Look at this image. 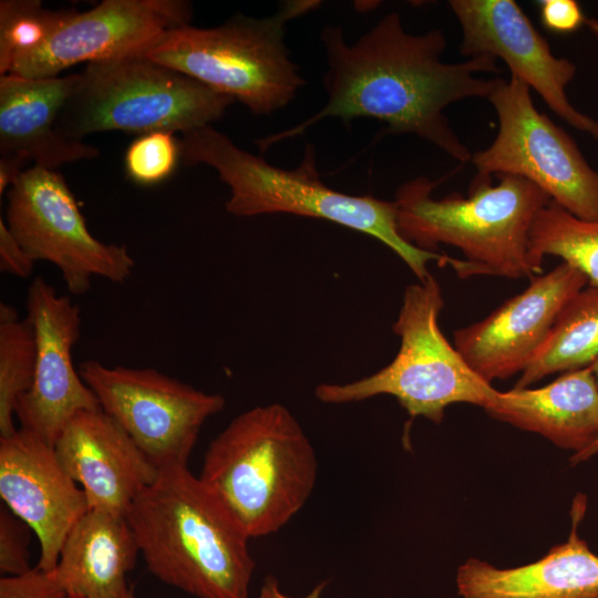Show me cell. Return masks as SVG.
Wrapping results in <instances>:
<instances>
[{
	"label": "cell",
	"mask_w": 598,
	"mask_h": 598,
	"mask_svg": "<svg viewBox=\"0 0 598 598\" xmlns=\"http://www.w3.org/2000/svg\"><path fill=\"white\" fill-rule=\"evenodd\" d=\"M321 42L328 62L323 75L328 103L298 125L256 140L261 152L329 116L344 123L372 117L386 124L384 134H414L462 164L472 159L444 111L465 99H487L498 78L476 74L499 72L497 59L477 55L445 63L441 61L446 47L443 31L410 34L396 12L384 16L352 45L336 25L323 28Z\"/></svg>",
	"instance_id": "cell-1"
},
{
	"label": "cell",
	"mask_w": 598,
	"mask_h": 598,
	"mask_svg": "<svg viewBox=\"0 0 598 598\" xmlns=\"http://www.w3.org/2000/svg\"><path fill=\"white\" fill-rule=\"evenodd\" d=\"M125 517L147 569L161 581L197 598H248L250 537L187 465L159 471Z\"/></svg>",
	"instance_id": "cell-2"
},
{
	"label": "cell",
	"mask_w": 598,
	"mask_h": 598,
	"mask_svg": "<svg viewBox=\"0 0 598 598\" xmlns=\"http://www.w3.org/2000/svg\"><path fill=\"white\" fill-rule=\"evenodd\" d=\"M476 174L468 196L453 193L435 198L440 182L417 177L402 184L394 197L398 230L413 246L436 252L440 244L461 250L464 258L450 257L461 278L497 276L509 279L534 277L543 261L530 250V229L549 196L537 185L516 175Z\"/></svg>",
	"instance_id": "cell-3"
},
{
	"label": "cell",
	"mask_w": 598,
	"mask_h": 598,
	"mask_svg": "<svg viewBox=\"0 0 598 598\" xmlns=\"http://www.w3.org/2000/svg\"><path fill=\"white\" fill-rule=\"evenodd\" d=\"M179 142L181 161L185 165H208L229 186L226 210L231 215L287 213L326 219L364 233L391 248L419 281L431 275L429 261L446 265L447 255L420 249L402 238L394 200L348 195L324 185L319 177L312 144L306 145L299 166L287 171L239 148L212 125L184 133Z\"/></svg>",
	"instance_id": "cell-4"
},
{
	"label": "cell",
	"mask_w": 598,
	"mask_h": 598,
	"mask_svg": "<svg viewBox=\"0 0 598 598\" xmlns=\"http://www.w3.org/2000/svg\"><path fill=\"white\" fill-rule=\"evenodd\" d=\"M318 460L303 429L282 404L247 410L208 445L199 478L250 538L282 528L307 503Z\"/></svg>",
	"instance_id": "cell-5"
},
{
	"label": "cell",
	"mask_w": 598,
	"mask_h": 598,
	"mask_svg": "<svg viewBox=\"0 0 598 598\" xmlns=\"http://www.w3.org/2000/svg\"><path fill=\"white\" fill-rule=\"evenodd\" d=\"M320 3L286 1L265 18L238 13L215 28L171 29L135 52L231 96L255 115H268L306 83L289 58L286 24Z\"/></svg>",
	"instance_id": "cell-6"
},
{
	"label": "cell",
	"mask_w": 598,
	"mask_h": 598,
	"mask_svg": "<svg viewBox=\"0 0 598 598\" xmlns=\"http://www.w3.org/2000/svg\"><path fill=\"white\" fill-rule=\"evenodd\" d=\"M55 128L69 140L122 131L182 134L212 125L235 100L136 52L87 63Z\"/></svg>",
	"instance_id": "cell-7"
},
{
	"label": "cell",
	"mask_w": 598,
	"mask_h": 598,
	"mask_svg": "<svg viewBox=\"0 0 598 598\" xmlns=\"http://www.w3.org/2000/svg\"><path fill=\"white\" fill-rule=\"evenodd\" d=\"M444 307L434 276L408 286L393 331L401 339L394 359L375 373L344 384H319L323 403L359 402L375 395L394 396L411 417L441 423L445 409L458 402L486 409L498 391L466 363L439 327Z\"/></svg>",
	"instance_id": "cell-8"
},
{
	"label": "cell",
	"mask_w": 598,
	"mask_h": 598,
	"mask_svg": "<svg viewBox=\"0 0 598 598\" xmlns=\"http://www.w3.org/2000/svg\"><path fill=\"white\" fill-rule=\"evenodd\" d=\"M487 100L498 132L487 148L472 155L477 173L520 176L573 216L597 220L598 172L573 137L536 109L529 86L515 75L498 78Z\"/></svg>",
	"instance_id": "cell-9"
},
{
	"label": "cell",
	"mask_w": 598,
	"mask_h": 598,
	"mask_svg": "<svg viewBox=\"0 0 598 598\" xmlns=\"http://www.w3.org/2000/svg\"><path fill=\"white\" fill-rule=\"evenodd\" d=\"M79 372L100 408L159 471L187 465L202 426L226 403L220 394L195 389L154 368L106 367L86 360Z\"/></svg>",
	"instance_id": "cell-10"
},
{
	"label": "cell",
	"mask_w": 598,
	"mask_h": 598,
	"mask_svg": "<svg viewBox=\"0 0 598 598\" xmlns=\"http://www.w3.org/2000/svg\"><path fill=\"white\" fill-rule=\"evenodd\" d=\"M6 223L35 262L59 268L72 295H83L93 277L126 281L135 260L124 245L106 244L87 229L76 199L63 176L35 166L25 169L8 189Z\"/></svg>",
	"instance_id": "cell-11"
},
{
	"label": "cell",
	"mask_w": 598,
	"mask_h": 598,
	"mask_svg": "<svg viewBox=\"0 0 598 598\" xmlns=\"http://www.w3.org/2000/svg\"><path fill=\"white\" fill-rule=\"evenodd\" d=\"M448 6L462 29V55L502 59L511 75L536 91L556 115L598 140V121L577 110L566 92L576 65L553 54L514 0H451Z\"/></svg>",
	"instance_id": "cell-12"
},
{
	"label": "cell",
	"mask_w": 598,
	"mask_h": 598,
	"mask_svg": "<svg viewBox=\"0 0 598 598\" xmlns=\"http://www.w3.org/2000/svg\"><path fill=\"white\" fill-rule=\"evenodd\" d=\"M27 318L37 339L34 380L20 398L16 416L21 427L54 446L66 423L79 412L101 409L72 361L81 332V311L43 277L28 289Z\"/></svg>",
	"instance_id": "cell-13"
},
{
	"label": "cell",
	"mask_w": 598,
	"mask_h": 598,
	"mask_svg": "<svg viewBox=\"0 0 598 598\" xmlns=\"http://www.w3.org/2000/svg\"><path fill=\"white\" fill-rule=\"evenodd\" d=\"M192 17V4L184 0H104L84 12L70 10L49 40L8 74L59 76L82 62L138 51L167 30L189 25Z\"/></svg>",
	"instance_id": "cell-14"
},
{
	"label": "cell",
	"mask_w": 598,
	"mask_h": 598,
	"mask_svg": "<svg viewBox=\"0 0 598 598\" xmlns=\"http://www.w3.org/2000/svg\"><path fill=\"white\" fill-rule=\"evenodd\" d=\"M588 285L586 276L561 261L534 276L527 288L483 320L458 329L454 347L487 382L523 372L547 338L564 306Z\"/></svg>",
	"instance_id": "cell-15"
},
{
	"label": "cell",
	"mask_w": 598,
	"mask_h": 598,
	"mask_svg": "<svg viewBox=\"0 0 598 598\" xmlns=\"http://www.w3.org/2000/svg\"><path fill=\"white\" fill-rule=\"evenodd\" d=\"M0 497L37 535V567L53 570L66 536L89 511L85 493L65 472L54 446L22 427L0 436Z\"/></svg>",
	"instance_id": "cell-16"
},
{
	"label": "cell",
	"mask_w": 598,
	"mask_h": 598,
	"mask_svg": "<svg viewBox=\"0 0 598 598\" xmlns=\"http://www.w3.org/2000/svg\"><path fill=\"white\" fill-rule=\"evenodd\" d=\"M65 472L81 485L89 509L126 516L159 470L102 409L76 413L54 443Z\"/></svg>",
	"instance_id": "cell-17"
},
{
	"label": "cell",
	"mask_w": 598,
	"mask_h": 598,
	"mask_svg": "<svg viewBox=\"0 0 598 598\" xmlns=\"http://www.w3.org/2000/svg\"><path fill=\"white\" fill-rule=\"evenodd\" d=\"M80 79V73L41 79L0 75V158L55 171L99 156L95 146L65 138L55 128Z\"/></svg>",
	"instance_id": "cell-18"
},
{
	"label": "cell",
	"mask_w": 598,
	"mask_h": 598,
	"mask_svg": "<svg viewBox=\"0 0 598 598\" xmlns=\"http://www.w3.org/2000/svg\"><path fill=\"white\" fill-rule=\"evenodd\" d=\"M585 502L573 505V528L567 542L540 559L513 568H497L468 558L457 569L462 598H598V555L577 533Z\"/></svg>",
	"instance_id": "cell-19"
},
{
	"label": "cell",
	"mask_w": 598,
	"mask_h": 598,
	"mask_svg": "<svg viewBox=\"0 0 598 598\" xmlns=\"http://www.w3.org/2000/svg\"><path fill=\"white\" fill-rule=\"evenodd\" d=\"M484 410L574 453L598 437V386L590 367L565 372L538 389L498 391Z\"/></svg>",
	"instance_id": "cell-20"
},
{
	"label": "cell",
	"mask_w": 598,
	"mask_h": 598,
	"mask_svg": "<svg viewBox=\"0 0 598 598\" xmlns=\"http://www.w3.org/2000/svg\"><path fill=\"white\" fill-rule=\"evenodd\" d=\"M138 553L125 516L89 509L66 536L52 573L68 595L130 598L126 575Z\"/></svg>",
	"instance_id": "cell-21"
},
{
	"label": "cell",
	"mask_w": 598,
	"mask_h": 598,
	"mask_svg": "<svg viewBox=\"0 0 598 598\" xmlns=\"http://www.w3.org/2000/svg\"><path fill=\"white\" fill-rule=\"evenodd\" d=\"M598 358V287L587 285L561 309L514 389L557 373L590 367Z\"/></svg>",
	"instance_id": "cell-22"
},
{
	"label": "cell",
	"mask_w": 598,
	"mask_h": 598,
	"mask_svg": "<svg viewBox=\"0 0 598 598\" xmlns=\"http://www.w3.org/2000/svg\"><path fill=\"white\" fill-rule=\"evenodd\" d=\"M529 239L538 260L559 257L581 271L588 285L598 287V219H579L550 200L536 215Z\"/></svg>",
	"instance_id": "cell-23"
},
{
	"label": "cell",
	"mask_w": 598,
	"mask_h": 598,
	"mask_svg": "<svg viewBox=\"0 0 598 598\" xmlns=\"http://www.w3.org/2000/svg\"><path fill=\"white\" fill-rule=\"evenodd\" d=\"M37 362V339L25 317L14 307L0 303V436L14 433L18 402L31 388Z\"/></svg>",
	"instance_id": "cell-24"
},
{
	"label": "cell",
	"mask_w": 598,
	"mask_h": 598,
	"mask_svg": "<svg viewBox=\"0 0 598 598\" xmlns=\"http://www.w3.org/2000/svg\"><path fill=\"white\" fill-rule=\"evenodd\" d=\"M70 10H49L39 0L0 1V75L40 49Z\"/></svg>",
	"instance_id": "cell-25"
},
{
	"label": "cell",
	"mask_w": 598,
	"mask_h": 598,
	"mask_svg": "<svg viewBox=\"0 0 598 598\" xmlns=\"http://www.w3.org/2000/svg\"><path fill=\"white\" fill-rule=\"evenodd\" d=\"M181 161V142L173 132L155 131L138 135L126 148L124 167L137 185H157L175 172Z\"/></svg>",
	"instance_id": "cell-26"
},
{
	"label": "cell",
	"mask_w": 598,
	"mask_h": 598,
	"mask_svg": "<svg viewBox=\"0 0 598 598\" xmlns=\"http://www.w3.org/2000/svg\"><path fill=\"white\" fill-rule=\"evenodd\" d=\"M32 529L4 505L0 509V570L20 575L31 569L29 543Z\"/></svg>",
	"instance_id": "cell-27"
},
{
	"label": "cell",
	"mask_w": 598,
	"mask_h": 598,
	"mask_svg": "<svg viewBox=\"0 0 598 598\" xmlns=\"http://www.w3.org/2000/svg\"><path fill=\"white\" fill-rule=\"evenodd\" d=\"M68 592L59 584L52 570L31 568L20 575L0 578V598H66Z\"/></svg>",
	"instance_id": "cell-28"
},
{
	"label": "cell",
	"mask_w": 598,
	"mask_h": 598,
	"mask_svg": "<svg viewBox=\"0 0 598 598\" xmlns=\"http://www.w3.org/2000/svg\"><path fill=\"white\" fill-rule=\"evenodd\" d=\"M586 19L581 7L575 0L540 1V21L551 32H574L585 24Z\"/></svg>",
	"instance_id": "cell-29"
},
{
	"label": "cell",
	"mask_w": 598,
	"mask_h": 598,
	"mask_svg": "<svg viewBox=\"0 0 598 598\" xmlns=\"http://www.w3.org/2000/svg\"><path fill=\"white\" fill-rule=\"evenodd\" d=\"M34 268V261L24 251L11 234L3 217H0V269L2 272L19 278H29Z\"/></svg>",
	"instance_id": "cell-30"
},
{
	"label": "cell",
	"mask_w": 598,
	"mask_h": 598,
	"mask_svg": "<svg viewBox=\"0 0 598 598\" xmlns=\"http://www.w3.org/2000/svg\"><path fill=\"white\" fill-rule=\"evenodd\" d=\"M327 582L317 585L307 596L302 598H320ZM257 598H292L285 595L280 589L277 579L274 576H267L262 582Z\"/></svg>",
	"instance_id": "cell-31"
},
{
	"label": "cell",
	"mask_w": 598,
	"mask_h": 598,
	"mask_svg": "<svg viewBox=\"0 0 598 598\" xmlns=\"http://www.w3.org/2000/svg\"><path fill=\"white\" fill-rule=\"evenodd\" d=\"M598 453V437L590 443L585 450L574 453L570 456V463L571 464H578L580 462L587 461L591 456L596 455Z\"/></svg>",
	"instance_id": "cell-32"
},
{
	"label": "cell",
	"mask_w": 598,
	"mask_h": 598,
	"mask_svg": "<svg viewBox=\"0 0 598 598\" xmlns=\"http://www.w3.org/2000/svg\"><path fill=\"white\" fill-rule=\"evenodd\" d=\"M585 25H587L589 31L598 40V19L597 18H587L586 22H585Z\"/></svg>",
	"instance_id": "cell-33"
},
{
	"label": "cell",
	"mask_w": 598,
	"mask_h": 598,
	"mask_svg": "<svg viewBox=\"0 0 598 598\" xmlns=\"http://www.w3.org/2000/svg\"><path fill=\"white\" fill-rule=\"evenodd\" d=\"M592 373L595 375L597 386H598V358L595 360V362L590 365Z\"/></svg>",
	"instance_id": "cell-34"
},
{
	"label": "cell",
	"mask_w": 598,
	"mask_h": 598,
	"mask_svg": "<svg viewBox=\"0 0 598 598\" xmlns=\"http://www.w3.org/2000/svg\"><path fill=\"white\" fill-rule=\"evenodd\" d=\"M66 598H84V597L79 596V595H68Z\"/></svg>",
	"instance_id": "cell-35"
},
{
	"label": "cell",
	"mask_w": 598,
	"mask_h": 598,
	"mask_svg": "<svg viewBox=\"0 0 598 598\" xmlns=\"http://www.w3.org/2000/svg\"><path fill=\"white\" fill-rule=\"evenodd\" d=\"M130 598H135L133 591L131 592Z\"/></svg>",
	"instance_id": "cell-36"
}]
</instances>
